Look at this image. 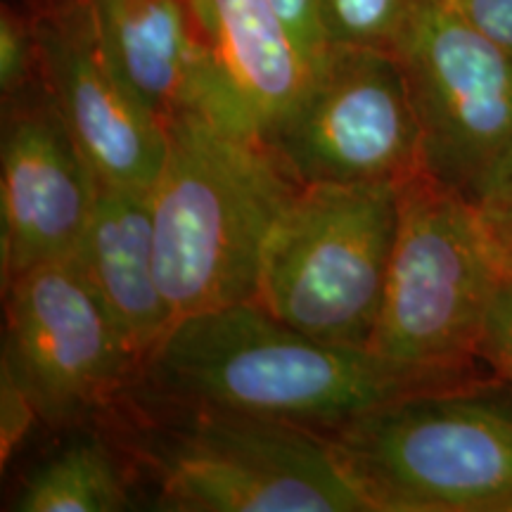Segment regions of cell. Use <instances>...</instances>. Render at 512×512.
I'll return each mask as SVG.
<instances>
[{
  "mask_svg": "<svg viewBox=\"0 0 512 512\" xmlns=\"http://www.w3.org/2000/svg\"><path fill=\"white\" fill-rule=\"evenodd\" d=\"M448 389L370 349L294 330L256 302L176 320L126 396L330 432L399 396Z\"/></svg>",
  "mask_w": 512,
  "mask_h": 512,
  "instance_id": "obj_1",
  "label": "cell"
},
{
  "mask_svg": "<svg viewBox=\"0 0 512 512\" xmlns=\"http://www.w3.org/2000/svg\"><path fill=\"white\" fill-rule=\"evenodd\" d=\"M164 138L152 214L171 311L252 302L268 233L299 183L264 140L221 121L176 119Z\"/></svg>",
  "mask_w": 512,
  "mask_h": 512,
  "instance_id": "obj_2",
  "label": "cell"
},
{
  "mask_svg": "<svg viewBox=\"0 0 512 512\" xmlns=\"http://www.w3.org/2000/svg\"><path fill=\"white\" fill-rule=\"evenodd\" d=\"M117 441L155 477V508L176 512H370L325 434L290 422L124 396Z\"/></svg>",
  "mask_w": 512,
  "mask_h": 512,
  "instance_id": "obj_3",
  "label": "cell"
},
{
  "mask_svg": "<svg viewBox=\"0 0 512 512\" xmlns=\"http://www.w3.org/2000/svg\"><path fill=\"white\" fill-rule=\"evenodd\" d=\"M370 512H512V387L406 394L323 432Z\"/></svg>",
  "mask_w": 512,
  "mask_h": 512,
  "instance_id": "obj_4",
  "label": "cell"
},
{
  "mask_svg": "<svg viewBox=\"0 0 512 512\" xmlns=\"http://www.w3.org/2000/svg\"><path fill=\"white\" fill-rule=\"evenodd\" d=\"M508 273L475 204L425 171L399 188V223L370 351L441 387L484 380L486 316Z\"/></svg>",
  "mask_w": 512,
  "mask_h": 512,
  "instance_id": "obj_5",
  "label": "cell"
},
{
  "mask_svg": "<svg viewBox=\"0 0 512 512\" xmlns=\"http://www.w3.org/2000/svg\"><path fill=\"white\" fill-rule=\"evenodd\" d=\"M401 185H297L261 252L254 299L294 330L370 349Z\"/></svg>",
  "mask_w": 512,
  "mask_h": 512,
  "instance_id": "obj_6",
  "label": "cell"
},
{
  "mask_svg": "<svg viewBox=\"0 0 512 512\" xmlns=\"http://www.w3.org/2000/svg\"><path fill=\"white\" fill-rule=\"evenodd\" d=\"M394 55L420 126L422 171L477 204L512 157V55L444 0H418Z\"/></svg>",
  "mask_w": 512,
  "mask_h": 512,
  "instance_id": "obj_7",
  "label": "cell"
},
{
  "mask_svg": "<svg viewBox=\"0 0 512 512\" xmlns=\"http://www.w3.org/2000/svg\"><path fill=\"white\" fill-rule=\"evenodd\" d=\"M266 145L299 185H403L422 171L411 93L384 50L330 48Z\"/></svg>",
  "mask_w": 512,
  "mask_h": 512,
  "instance_id": "obj_8",
  "label": "cell"
},
{
  "mask_svg": "<svg viewBox=\"0 0 512 512\" xmlns=\"http://www.w3.org/2000/svg\"><path fill=\"white\" fill-rule=\"evenodd\" d=\"M3 292V356L34 396L43 425L110 415L138 363L72 256L17 273Z\"/></svg>",
  "mask_w": 512,
  "mask_h": 512,
  "instance_id": "obj_9",
  "label": "cell"
},
{
  "mask_svg": "<svg viewBox=\"0 0 512 512\" xmlns=\"http://www.w3.org/2000/svg\"><path fill=\"white\" fill-rule=\"evenodd\" d=\"M38 83L100 181L152 190L166 138L119 74L91 0H31Z\"/></svg>",
  "mask_w": 512,
  "mask_h": 512,
  "instance_id": "obj_10",
  "label": "cell"
},
{
  "mask_svg": "<svg viewBox=\"0 0 512 512\" xmlns=\"http://www.w3.org/2000/svg\"><path fill=\"white\" fill-rule=\"evenodd\" d=\"M98 174L41 83L5 100L0 140L3 285L46 261L69 259L91 219Z\"/></svg>",
  "mask_w": 512,
  "mask_h": 512,
  "instance_id": "obj_11",
  "label": "cell"
},
{
  "mask_svg": "<svg viewBox=\"0 0 512 512\" xmlns=\"http://www.w3.org/2000/svg\"><path fill=\"white\" fill-rule=\"evenodd\" d=\"M91 3L119 74L162 131L207 117L261 138L216 60L200 0Z\"/></svg>",
  "mask_w": 512,
  "mask_h": 512,
  "instance_id": "obj_12",
  "label": "cell"
},
{
  "mask_svg": "<svg viewBox=\"0 0 512 512\" xmlns=\"http://www.w3.org/2000/svg\"><path fill=\"white\" fill-rule=\"evenodd\" d=\"M72 259L110 311L140 370L176 323L159 280L152 190L98 178L91 219Z\"/></svg>",
  "mask_w": 512,
  "mask_h": 512,
  "instance_id": "obj_13",
  "label": "cell"
},
{
  "mask_svg": "<svg viewBox=\"0 0 512 512\" xmlns=\"http://www.w3.org/2000/svg\"><path fill=\"white\" fill-rule=\"evenodd\" d=\"M216 60L261 138L290 114L316 74L273 0H200Z\"/></svg>",
  "mask_w": 512,
  "mask_h": 512,
  "instance_id": "obj_14",
  "label": "cell"
},
{
  "mask_svg": "<svg viewBox=\"0 0 512 512\" xmlns=\"http://www.w3.org/2000/svg\"><path fill=\"white\" fill-rule=\"evenodd\" d=\"M124 448L105 434H79L55 448L19 484L15 512H117L131 508Z\"/></svg>",
  "mask_w": 512,
  "mask_h": 512,
  "instance_id": "obj_15",
  "label": "cell"
},
{
  "mask_svg": "<svg viewBox=\"0 0 512 512\" xmlns=\"http://www.w3.org/2000/svg\"><path fill=\"white\" fill-rule=\"evenodd\" d=\"M418 0H318L330 48H370L394 53Z\"/></svg>",
  "mask_w": 512,
  "mask_h": 512,
  "instance_id": "obj_16",
  "label": "cell"
},
{
  "mask_svg": "<svg viewBox=\"0 0 512 512\" xmlns=\"http://www.w3.org/2000/svg\"><path fill=\"white\" fill-rule=\"evenodd\" d=\"M38 81L36 38L29 10H0V91L10 100Z\"/></svg>",
  "mask_w": 512,
  "mask_h": 512,
  "instance_id": "obj_17",
  "label": "cell"
},
{
  "mask_svg": "<svg viewBox=\"0 0 512 512\" xmlns=\"http://www.w3.org/2000/svg\"><path fill=\"white\" fill-rule=\"evenodd\" d=\"M41 413L15 366L3 356L0 363V458L3 465L22 448Z\"/></svg>",
  "mask_w": 512,
  "mask_h": 512,
  "instance_id": "obj_18",
  "label": "cell"
},
{
  "mask_svg": "<svg viewBox=\"0 0 512 512\" xmlns=\"http://www.w3.org/2000/svg\"><path fill=\"white\" fill-rule=\"evenodd\" d=\"M482 363L489 373L512 387V273L503 275L498 285L489 316H486L482 347Z\"/></svg>",
  "mask_w": 512,
  "mask_h": 512,
  "instance_id": "obj_19",
  "label": "cell"
},
{
  "mask_svg": "<svg viewBox=\"0 0 512 512\" xmlns=\"http://www.w3.org/2000/svg\"><path fill=\"white\" fill-rule=\"evenodd\" d=\"M475 207L486 230H489L491 240H494L498 254H501L505 268L512 273V157Z\"/></svg>",
  "mask_w": 512,
  "mask_h": 512,
  "instance_id": "obj_20",
  "label": "cell"
},
{
  "mask_svg": "<svg viewBox=\"0 0 512 512\" xmlns=\"http://www.w3.org/2000/svg\"><path fill=\"white\" fill-rule=\"evenodd\" d=\"M273 5L280 12V17H283L306 60L311 62L313 69H318L330 50L323 22H320L318 0H273Z\"/></svg>",
  "mask_w": 512,
  "mask_h": 512,
  "instance_id": "obj_21",
  "label": "cell"
},
{
  "mask_svg": "<svg viewBox=\"0 0 512 512\" xmlns=\"http://www.w3.org/2000/svg\"><path fill=\"white\" fill-rule=\"evenodd\" d=\"M444 5L512 55V0H444Z\"/></svg>",
  "mask_w": 512,
  "mask_h": 512,
  "instance_id": "obj_22",
  "label": "cell"
}]
</instances>
